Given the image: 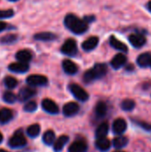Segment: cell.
<instances>
[{
    "instance_id": "21",
    "label": "cell",
    "mask_w": 151,
    "mask_h": 152,
    "mask_svg": "<svg viewBox=\"0 0 151 152\" xmlns=\"http://www.w3.org/2000/svg\"><path fill=\"white\" fill-rule=\"evenodd\" d=\"M12 118V112L11 110L3 108L0 110V124H6Z\"/></svg>"
},
{
    "instance_id": "4",
    "label": "cell",
    "mask_w": 151,
    "mask_h": 152,
    "mask_svg": "<svg viewBox=\"0 0 151 152\" xmlns=\"http://www.w3.org/2000/svg\"><path fill=\"white\" fill-rule=\"evenodd\" d=\"M69 89H70L71 94H72L77 100H79V101H81V102H85V101L88 100V97H89V96H88L87 92H86L84 88H82L80 86H78V85H77V84H72V85H70Z\"/></svg>"
},
{
    "instance_id": "37",
    "label": "cell",
    "mask_w": 151,
    "mask_h": 152,
    "mask_svg": "<svg viewBox=\"0 0 151 152\" xmlns=\"http://www.w3.org/2000/svg\"><path fill=\"white\" fill-rule=\"evenodd\" d=\"M147 6H148V9H149V11H150V12H151V0L150 1V2H149V3H148V5H147Z\"/></svg>"
},
{
    "instance_id": "27",
    "label": "cell",
    "mask_w": 151,
    "mask_h": 152,
    "mask_svg": "<svg viewBox=\"0 0 151 152\" xmlns=\"http://www.w3.org/2000/svg\"><path fill=\"white\" fill-rule=\"evenodd\" d=\"M95 113L98 117H103L107 113V105L103 102H98L95 107Z\"/></svg>"
},
{
    "instance_id": "34",
    "label": "cell",
    "mask_w": 151,
    "mask_h": 152,
    "mask_svg": "<svg viewBox=\"0 0 151 152\" xmlns=\"http://www.w3.org/2000/svg\"><path fill=\"white\" fill-rule=\"evenodd\" d=\"M14 14V12L11 9L8 10H0V19H6L12 17Z\"/></svg>"
},
{
    "instance_id": "24",
    "label": "cell",
    "mask_w": 151,
    "mask_h": 152,
    "mask_svg": "<svg viewBox=\"0 0 151 152\" xmlns=\"http://www.w3.org/2000/svg\"><path fill=\"white\" fill-rule=\"evenodd\" d=\"M108 132H109V125H108V123L104 122V123L101 124L99 126V127L97 128V130H96V137L98 139L105 137L108 134Z\"/></svg>"
},
{
    "instance_id": "39",
    "label": "cell",
    "mask_w": 151,
    "mask_h": 152,
    "mask_svg": "<svg viewBox=\"0 0 151 152\" xmlns=\"http://www.w3.org/2000/svg\"><path fill=\"white\" fill-rule=\"evenodd\" d=\"M0 152H7L6 151H4V150H0Z\"/></svg>"
},
{
    "instance_id": "15",
    "label": "cell",
    "mask_w": 151,
    "mask_h": 152,
    "mask_svg": "<svg viewBox=\"0 0 151 152\" xmlns=\"http://www.w3.org/2000/svg\"><path fill=\"white\" fill-rule=\"evenodd\" d=\"M36 94V91L30 87H24L22 89L20 90L19 94H18V98L20 102H24L28 100L29 98H31L32 96H34Z\"/></svg>"
},
{
    "instance_id": "29",
    "label": "cell",
    "mask_w": 151,
    "mask_h": 152,
    "mask_svg": "<svg viewBox=\"0 0 151 152\" xmlns=\"http://www.w3.org/2000/svg\"><path fill=\"white\" fill-rule=\"evenodd\" d=\"M54 139H55V134L53 131H50V130L45 132L43 136V141L47 145H51L54 142Z\"/></svg>"
},
{
    "instance_id": "33",
    "label": "cell",
    "mask_w": 151,
    "mask_h": 152,
    "mask_svg": "<svg viewBox=\"0 0 151 152\" xmlns=\"http://www.w3.org/2000/svg\"><path fill=\"white\" fill-rule=\"evenodd\" d=\"M37 104L35 102H28L24 105V110L27 112H33L36 110Z\"/></svg>"
},
{
    "instance_id": "19",
    "label": "cell",
    "mask_w": 151,
    "mask_h": 152,
    "mask_svg": "<svg viewBox=\"0 0 151 152\" xmlns=\"http://www.w3.org/2000/svg\"><path fill=\"white\" fill-rule=\"evenodd\" d=\"M87 150V145L83 141H77L73 142L69 148V152H85Z\"/></svg>"
},
{
    "instance_id": "3",
    "label": "cell",
    "mask_w": 151,
    "mask_h": 152,
    "mask_svg": "<svg viewBox=\"0 0 151 152\" xmlns=\"http://www.w3.org/2000/svg\"><path fill=\"white\" fill-rule=\"evenodd\" d=\"M61 53L68 56H74L77 53V45L74 39L69 38L64 42L61 46Z\"/></svg>"
},
{
    "instance_id": "9",
    "label": "cell",
    "mask_w": 151,
    "mask_h": 152,
    "mask_svg": "<svg viewBox=\"0 0 151 152\" xmlns=\"http://www.w3.org/2000/svg\"><path fill=\"white\" fill-rule=\"evenodd\" d=\"M42 107L46 112L50 114H57L59 112V108L57 104L50 99H44L42 102Z\"/></svg>"
},
{
    "instance_id": "23",
    "label": "cell",
    "mask_w": 151,
    "mask_h": 152,
    "mask_svg": "<svg viewBox=\"0 0 151 152\" xmlns=\"http://www.w3.org/2000/svg\"><path fill=\"white\" fill-rule=\"evenodd\" d=\"M68 141H69V137L66 136V135H62V136L59 137L58 140L55 142L54 146H53L54 151H61L64 148V146H65V144L68 142Z\"/></svg>"
},
{
    "instance_id": "22",
    "label": "cell",
    "mask_w": 151,
    "mask_h": 152,
    "mask_svg": "<svg viewBox=\"0 0 151 152\" xmlns=\"http://www.w3.org/2000/svg\"><path fill=\"white\" fill-rule=\"evenodd\" d=\"M96 147L101 151H106L110 148V142L106 137L99 138L96 141Z\"/></svg>"
},
{
    "instance_id": "30",
    "label": "cell",
    "mask_w": 151,
    "mask_h": 152,
    "mask_svg": "<svg viewBox=\"0 0 151 152\" xmlns=\"http://www.w3.org/2000/svg\"><path fill=\"white\" fill-rule=\"evenodd\" d=\"M40 133V126L37 124H34L31 125L28 128V134L30 137H36Z\"/></svg>"
},
{
    "instance_id": "17",
    "label": "cell",
    "mask_w": 151,
    "mask_h": 152,
    "mask_svg": "<svg viewBox=\"0 0 151 152\" xmlns=\"http://www.w3.org/2000/svg\"><path fill=\"white\" fill-rule=\"evenodd\" d=\"M126 127H127L126 122L123 118H117L113 123V131L115 134H123L126 130Z\"/></svg>"
},
{
    "instance_id": "13",
    "label": "cell",
    "mask_w": 151,
    "mask_h": 152,
    "mask_svg": "<svg viewBox=\"0 0 151 152\" xmlns=\"http://www.w3.org/2000/svg\"><path fill=\"white\" fill-rule=\"evenodd\" d=\"M62 68H63V70L69 75H74L78 70L77 64L70 60H64L62 61Z\"/></svg>"
},
{
    "instance_id": "41",
    "label": "cell",
    "mask_w": 151,
    "mask_h": 152,
    "mask_svg": "<svg viewBox=\"0 0 151 152\" xmlns=\"http://www.w3.org/2000/svg\"><path fill=\"white\" fill-rule=\"evenodd\" d=\"M115 152H124V151H115Z\"/></svg>"
},
{
    "instance_id": "35",
    "label": "cell",
    "mask_w": 151,
    "mask_h": 152,
    "mask_svg": "<svg viewBox=\"0 0 151 152\" xmlns=\"http://www.w3.org/2000/svg\"><path fill=\"white\" fill-rule=\"evenodd\" d=\"M6 27H7V24H6L5 22H4V21H0V32L4 31V30L6 28Z\"/></svg>"
},
{
    "instance_id": "38",
    "label": "cell",
    "mask_w": 151,
    "mask_h": 152,
    "mask_svg": "<svg viewBox=\"0 0 151 152\" xmlns=\"http://www.w3.org/2000/svg\"><path fill=\"white\" fill-rule=\"evenodd\" d=\"M2 141H3V135H2V134L0 133V143L2 142Z\"/></svg>"
},
{
    "instance_id": "42",
    "label": "cell",
    "mask_w": 151,
    "mask_h": 152,
    "mask_svg": "<svg viewBox=\"0 0 151 152\" xmlns=\"http://www.w3.org/2000/svg\"><path fill=\"white\" fill-rule=\"evenodd\" d=\"M150 67H151V62H150Z\"/></svg>"
},
{
    "instance_id": "18",
    "label": "cell",
    "mask_w": 151,
    "mask_h": 152,
    "mask_svg": "<svg viewBox=\"0 0 151 152\" xmlns=\"http://www.w3.org/2000/svg\"><path fill=\"white\" fill-rule=\"evenodd\" d=\"M151 62V53H144L138 56L137 58V64L142 68H146L150 65Z\"/></svg>"
},
{
    "instance_id": "1",
    "label": "cell",
    "mask_w": 151,
    "mask_h": 152,
    "mask_svg": "<svg viewBox=\"0 0 151 152\" xmlns=\"http://www.w3.org/2000/svg\"><path fill=\"white\" fill-rule=\"evenodd\" d=\"M65 26L74 34H83L87 31L88 24L85 20H82L75 14L69 13L64 19Z\"/></svg>"
},
{
    "instance_id": "5",
    "label": "cell",
    "mask_w": 151,
    "mask_h": 152,
    "mask_svg": "<svg viewBox=\"0 0 151 152\" xmlns=\"http://www.w3.org/2000/svg\"><path fill=\"white\" fill-rule=\"evenodd\" d=\"M27 83L31 86H40L47 84V77L42 75H30L27 77Z\"/></svg>"
},
{
    "instance_id": "36",
    "label": "cell",
    "mask_w": 151,
    "mask_h": 152,
    "mask_svg": "<svg viewBox=\"0 0 151 152\" xmlns=\"http://www.w3.org/2000/svg\"><path fill=\"white\" fill-rule=\"evenodd\" d=\"M84 20L88 23V22L93 21V20H94V17H93V16H86V17H85V19H84Z\"/></svg>"
},
{
    "instance_id": "28",
    "label": "cell",
    "mask_w": 151,
    "mask_h": 152,
    "mask_svg": "<svg viewBox=\"0 0 151 152\" xmlns=\"http://www.w3.org/2000/svg\"><path fill=\"white\" fill-rule=\"evenodd\" d=\"M4 86H5L7 88H9V89H12V88L16 87L17 85H18L17 79L14 78L13 77H10V76L5 77V78H4Z\"/></svg>"
},
{
    "instance_id": "11",
    "label": "cell",
    "mask_w": 151,
    "mask_h": 152,
    "mask_svg": "<svg viewBox=\"0 0 151 152\" xmlns=\"http://www.w3.org/2000/svg\"><path fill=\"white\" fill-rule=\"evenodd\" d=\"M98 44H99V38L97 37H91L85 41H84V43L82 44V48L86 52H90L95 49Z\"/></svg>"
},
{
    "instance_id": "7",
    "label": "cell",
    "mask_w": 151,
    "mask_h": 152,
    "mask_svg": "<svg viewBox=\"0 0 151 152\" xmlns=\"http://www.w3.org/2000/svg\"><path fill=\"white\" fill-rule=\"evenodd\" d=\"M128 39L131 45L135 48H141L146 44V38L142 34H131Z\"/></svg>"
},
{
    "instance_id": "25",
    "label": "cell",
    "mask_w": 151,
    "mask_h": 152,
    "mask_svg": "<svg viewBox=\"0 0 151 152\" xmlns=\"http://www.w3.org/2000/svg\"><path fill=\"white\" fill-rule=\"evenodd\" d=\"M127 143H128V139L126 137H124V136H118V137L115 138L113 141L114 147L117 149L124 148L127 145Z\"/></svg>"
},
{
    "instance_id": "8",
    "label": "cell",
    "mask_w": 151,
    "mask_h": 152,
    "mask_svg": "<svg viewBox=\"0 0 151 152\" xmlns=\"http://www.w3.org/2000/svg\"><path fill=\"white\" fill-rule=\"evenodd\" d=\"M126 61H127L126 56L123 53H118V54L114 56V58L110 61V64H111L113 69H118L122 68L126 63Z\"/></svg>"
},
{
    "instance_id": "32",
    "label": "cell",
    "mask_w": 151,
    "mask_h": 152,
    "mask_svg": "<svg viewBox=\"0 0 151 152\" xmlns=\"http://www.w3.org/2000/svg\"><path fill=\"white\" fill-rule=\"evenodd\" d=\"M16 40H17V36L10 34V35H6L4 37H2L0 41H1L2 44H12Z\"/></svg>"
},
{
    "instance_id": "10",
    "label": "cell",
    "mask_w": 151,
    "mask_h": 152,
    "mask_svg": "<svg viewBox=\"0 0 151 152\" xmlns=\"http://www.w3.org/2000/svg\"><path fill=\"white\" fill-rule=\"evenodd\" d=\"M79 110V106L76 102H68L63 107V114L66 117H72Z\"/></svg>"
},
{
    "instance_id": "14",
    "label": "cell",
    "mask_w": 151,
    "mask_h": 152,
    "mask_svg": "<svg viewBox=\"0 0 151 152\" xmlns=\"http://www.w3.org/2000/svg\"><path fill=\"white\" fill-rule=\"evenodd\" d=\"M109 44L116 50H118V51H121V52H124V53H127V51H128L127 45H125L120 40H118L115 36H111L109 37Z\"/></svg>"
},
{
    "instance_id": "2",
    "label": "cell",
    "mask_w": 151,
    "mask_h": 152,
    "mask_svg": "<svg viewBox=\"0 0 151 152\" xmlns=\"http://www.w3.org/2000/svg\"><path fill=\"white\" fill-rule=\"evenodd\" d=\"M108 67L105 63H97L93 68L88 69L84 74V81L85 83H92L96 79L101 78L107 74Z\"/></svg>"
},
{
    "instance_id": "26",
    "label": "cell",
    "mask_w": 151,
    "mask_h": 152,
    "mask_svg": "<svg viewBox=\"0 0 151 152\" xmlns=\"http://www.w3.org/2000/svg\"><path fill=\"white\" fill-rule=\"evenodd\" d=\"M134 107H135V102H134V101H133L131 99L124 100L121 103V108L125 111H131L134 109Z\"/></svg>"
},
{
    "instance_id": "31",
    "label": "cell",
    "mask_w": 151,
    "mask_h": 152,
    "mask_svg": "<svg viewBox=\"0 0 151 152\" xmlns=\"http://www.w3.org/2000/svg\"><path fill=\"white\" fill-rule=\"evenodd\" d=\"M17 97L14 94H12V92H5L3 95V100L7 102V103H13L16 101Z\"/></svg>"
},
{
    "instance_id": "6",
    "label": "cell",
    "mask_w": 151,
    "mask_h": 152,
    "mask_svg": "<svg viewBox=\"0 0 151 152\" xmlns=\"http://www.w3.org/2000/svg\"><path fill=\"white\" fill-rule=\"evenodd\" d=\"M26 143L27 141L20 132H17L9 141V145L12 148H20L24 146Z\"/></svg>"
},
{
    "instance_id": "40",
    "label": "cell",
    "mask_w": 151,
    "mask_h": 152,
    "mask_svg": "<svg viewBox=\"0 0 151 152\" xmlns=\"http://www.w3.org/2000/svg\"><path fill=\"white\" fill-rule=\"evenodd\" d=\"M9 1H12V2H15V1H18V0H9Z\"/></svg>"
},
{
    "instance_id": "16",
    "label": "cell",
    "mask_w": 151,
    "mask_h": 152,
    "mask_svg": "<svg viewBox=\"0 0 151 152\" xmlns=\"http://www.w3.org/2000/svg\"><path fill=\"white\" fill-rule=\"evenodd\" d=\"M15 57L19 61L28 63L32 59V53L29 50L23 49V50H20L19 52H17Z\"/></svg>"
},
{
    "instance_id": "20",
    "label": "cell",
    "mask_w": 151,
    "mask_h": 152,
    "mask_svg": "<svg viewBox=\"0 0 151 152\" xmlns=\"http://www.w3.org/2000/svg\"><path fill=\"white\" fill-rule=\"evenodd\" d=\"M56 35L51 32H41L37 33L34 36V38L39 41H44V42H48V41H53L56 39Z\"/></svg>"
},
{
    "instance_id": "12",
    "label": "cell",
    "mask_w": 151,
    "mask_h": 152,
    "mask_svg": "<svg viewBox=\"0 0 151 152\" xmlns=\"http://www.w3.org/2000/svg\"><path fill=\"white\" fill-rule=\"evenodd\" d=\"M28 63H25V62H13V63H11L8 67V69L12 71V72H15V73H25L28 71Z\"/></svg>"
}]
</instances>
